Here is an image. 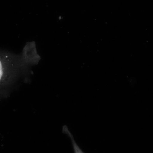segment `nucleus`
Listing matches in <instances>:
<instances>
[{
    "instance_id": "obj_1",
    "label": "nucleus",
    "mask_w": 153,
    "mask_h": 153,
    "mask_svg": "<svg viewBox=\"0 0 153 153\" xmlns=\"http://www.w3.org/2000/svg\"><path fill=\"white\" fill-rule=\"evenodd\" d=\"M3 74V69L2 67V64L0 60V80L1 79Z\"/></svg>"
}]
</instances>
